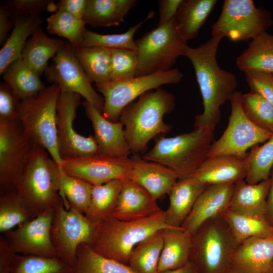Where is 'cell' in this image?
I'll return each instance as SVG.
<instances>
[{
	"instance_id": "1f68e13d",
	"label": "cell",
	"mask_w": 273,
	"mask_h": 273,
	"mask_svg": "<svg viewBox=\"0 0 273 273\" xmlns=\"http://www.w3.org/2000/svg\"><path fill=\"white\" fill-rule=\"evenodd\" d=\"M221 216L238 243L251 238L273 235V226L264 215L241 213L229 208Z\"/></svg>"
},
{
	"instance_id": "6da1fadb",
	"label": "cell",
	"mask_w": 273,
	"mask_h": 273,
	"mask_svg": "<svg viewBox=\"0 0 273 273\" xmlns=\"http://www.w3.org/2000/svg\"><path fill=\"white\" fill-rule=\"evenodd\" d=\"M222 39L212 36L198 47L188 46L185 53L193 66L204 108L195 118L194 129L214 133L220 119V107L230 101L238 86L235 74L217 63L216 55Z\"/></svg>"
},
{
	"instance_id": "ba28073f",
	"label": "cell",
	"mask_w": 273,
	"mask_h": 273,
	"mask_svg": "<svg viewBox=\"0 0 273 273\" xmlns=\"http://www.w3.org/2000/svg\"><path fill=\"white\" fill-rule=\"evenodd\" d=\"M135 43L138 59L136 76L171 70L177 59L185 56L188 47L175 17L148 31Z\"/></svg>"
},
{
	"instance_id": "484cf974",
	"label": "cell",
	"mask_w": 273,
	"mask_h": 273,
	"mask_svg": "<svg viewBox=\"0 0 273 273\" xmlns=\"http://www.w3.org/2000/svg\"><path fill=\"white\" fill-rule=\"evenodd\" d=\"M135 0H87L82 20L92 27L119 26L136 3Z\"/></svg>"
},
{
	"instance_id": "2e32d148",
	"label": "cell",
	"mask_w": 273,
	"mask_h": 273,
	"mask_svg": "<svg viewBox=\"0 0 273 273\" xmlns=\"http://www.w3.org/2000/svg\"><path fill=\"white\" fill-rule=\"evenodd\" d=\"M131 157L120 158L96 154L62 159L61 170L93 186L114 179H129Z\"/></svg>"
},
{
	"instance_id": "db71d44e",
	"label": "cell",
	"mask_w": 273,
	"mask_h": 273,
	"mask_svg": "<svg viewBox=\"0 0 273 273\" xmlns=\"http://www.w3.org/2000/svg\"><path fill=\"white\" fill-rule=\"evenodd\" d=\"M270 185L266 200L265 216L269 223L273 226V168L270 176Z\"/></svg>"
},
{
	"instance_id": "4dcf8cb0",
	"label": "cell",
	"mask_w": 273,
	"mask_h": 273,
	"mask_svg": "<svg viewBox=\"0 0 273 273\" xmlns=\"http://www.w3.org/2000/svg\"><path fill=\"white\" fill-rule=\"evenodd\" d=\"M216 0H184L175 17L177 28L188 41L195 38L214 9Z\"/></svg>"
},
{
	"instance_id": "5bb4252c",
	"label": "cell",
	"mask_w": 273,
	"mask_h": 273,
	"mask_svg": "<svg viewBox=\"0 0 273 273\" xmlns=\"http://www.w3.org/2000/svg\"><path fill=\"white\" fill-rule=\"evenodd\" d=\"M33 144L15 121L0 123V194L16 190Z\"/></svg>"
},
{
	"instance_id": "cb8c5ba5",
	"label": "cell",
	"mask_w": 273,
	"mask_h": 273,
	"mask_svg": "<svg viewBox=\"0 0 273 273\" xmlns=\"http://www.w3.org/2000/svg\"><path fill=\"white\" fill-rule=\"evenodd\" d=\"M207 186L193 177L178 179L168 194L169 205L164 211L166 224L181 227Z\"/></svg>"
},
{
	"instance_id": "7a4b0ae2",
	"label": "cell",
	"mask_w": 273,
	"mask_h": 273,
	"mask_svg": "<svg viewBox=\"0 0 273 273\" xmlns=\"http://www.w3.org/2000/svg\"><path fill=\"white\" fill-rule=\"evenodd\" d=\"M175 105L174 96L159 87L145 93L123 109L119 121L124 126L131 153L144 151L151 140L169 132L172 127L163 118L173 111Z\"/></svg>"
},
{
	"instance_id": "5b68a950",
	"label": "cell",
	"mask_w": 273,
	"mask_h": 273,
	"mask_svg": "<svg viewBox=\"0 0 273 273\" xmlns=\"http://www.w3.org/2000/svg\"><path fill=\"white\" fill-rule=\"evenodd\" d=\"M214 133L194 130L155 139V145L142 158L172 171L178 179L191 177L207 158L214 142Z\"/></svg>"
},
{
	"instance_id": "8fae6325",
	"label": "cell",
	"mask_w": 273,
	"mask_h": 273,
	"mask_svg": "<svg viewBox=\"0 0 273 273\" xmlns=\"http://www.w3.org/2000/svg\"><path fill=\"white\" fill-rule=\"evenodd\" d=\"M242 95L236 90L230 99L228 126L220 138L213 142L207 157L227 155L245 158L250 148L265 142L272 135V133L259 127L246 115L241 103Z\"/></svg>"
},
{
	"instance_id": "ee69618b",
	"label": "cell",
	"mask_w": 273,
	"mask_h": 273,
	"mask_svg": "<svg viewBox=\"0 0 273 273\" xmlns=\"http://www.w3.org/2000/svg\"><path fill=\"white\" fill-rule=\"evenodd\" d=\"M241 103L248 118L259 127L273 133V106L258 93L242 94Z\"/></svg>"
},
{
	"instance_id": "681fc988",
	"label": "cell",
	"mask_w": 273,
	"mask_h": 273,
	"mask_svg": "<svg viewBox=\"0 0 273 273\" xmlns=\"http://www.w3.org/2000/svg\"><path fill=\"white\" fill-rule=\"evenodd\" d=\"M184 0H159V21L157 26L162 25L173 19Z\"/></svg>"
},
{
	"instance_id": "d6986e66",
	"label": "cell",
	"mask_w": 273,
	"mask_h": 273,
	"mask_svg": "<svg viewBox=\"0 0 273 273\" xmlns=\"http://www.w3.org/2000/svg\"><path fill=\"white\" fill-rule=\"evenodd\" d=\"M82 106L92 123L99 154L115 157H129L131 151L125 135L123 124L119 121L114 122L107 120L85 100Z\"/></svg>"
},
{
	"instance_id": "e575fe53",
	"label": "cell",
	"mask_w": 273,
	"mask_h": 273,
	"mask_svg": "<svg viewBox=\"0 0 273 273\" xmlns=\"http://www.w3.org/2000/svg\"><path fill=\"white\" fill-rule=\"evenodd\" d=\"M75 55L92 83L111 81V49L101 47H74Z\"/></svg>"
},
{
	"instance_id": "f907efd6",
	"label": "cell",
	"mask_w": 273,
	"mask_h": 273,
	"mask_svg": "<svg viewBox=\"0 0 273 273\" xmlns=\"http://www.w3.org/2000/svg\"><path fill=\"white\" fill-rule=\"evenodd\" d=\"M87 0H60L56 4L57 11L66 12L82 19Z\"/></svg>"
},
{
	"instance_id": "ffe728a7",
	"label": "cell",
	"mask_w": 273,
	"mask_h": 273,
	"mask_svg": "<svg viewBox=\"0 0 273 273\" xmlns=\"http://www.w3.org/2000/svg\"><path fill=\"white\" fill-rule=\"evenodd\" d=\"M233 184L207 186L197 199L181 227L192 235L207 220L219 216L229 208Z\"/></svg>"
},
{
	"instance_id": "b9f144b4",
	"label": "cell",
	"mask_w": 273,
	"mask_h": 273,
	"mask_svg": "<svg viewBox=\"0 0 273 273\" xmlns=\"http://www.w3.org/2000/svg\"><path fill=\"white\" fill-rule=\"evenodd\" d=\"M33 219L16 190L1 195L0 232L5 233Z\"/></svg>"
},
{
	"instance_id": "8992f818",
	"label": "cell",
	"mask_w": 273,
	"mask_h": 273,
	"mask_svg": "<svg viewBox=\"0 0 273 273\" xmlns=\"http://www.w3.org/2000/svg\"><path fill=\"white\" fill-rule=\"evenodd\" d=\"M61 88L56 84L20 102L17 121L34 145L46 149L61 170L58 143L57 106Z\"/></svg>"
},
{
	"instance_id": "e0dca14e",
	"label": "cell",
	"mask_w": 273,
	"mask_h": 273,
	"mask_svg": "<svg viewBox=\"0 0 273 273\" xmlns=\"http://www.w3.org/2000/svg\"><path fill=\"white\" fill-rule=\"evenodd\" d=\"M54 209L4 233L9 246L16 254L58 257L51 237Z\"/></svg>"
},
{
	"instance_id": "603a6c76",
	"label": "cell",
	"mask_w": 273,
	"mask_h": 273,
	"mask_svg": "<svg viewBox=\"0 0 273 273\" xmlns=\"http://www.w3.org/2000/svg\"><path fill=\"white\" fill-rule=\"evenodd\" d=\"M246 174L245 158L225 155L207 157L192 177L208 186L235 184Z\"/></svg>"
},
{
	"instance_id": "7c38bea8",
	"label": "cell",
	"mask_w": 273,
	"mask_h": 273,
	"mask_svg": "<svg viewBox=\"0 0 273 273\" xmlns=\"http://www.w3.org/2000/svg\"><path fill=\"white\" fill-rule=\"evenodd\" d=\"M97 226L84 213L71 207L66 208L64 201L58 204L54 208L51 228V239L58 257L73 267L78 246L92 242Z\"/></svg>"
},
{
	"instance_id": "9a60e30c",
	"label": "cell",
	"mask_w": 273,
	"mask_h": 273,
	"mask_svg": "<svg viewBox=\"0 0 273 273\" xmlns=\"http://www.w3.org/2000/svg\"><path fill=\"white\" fill-rule=\"evenodd\" d=\"M81 96L75 93L61 92L57 106V128L59 151L64 158L99 154L94 135L84 136L74 129L73 123Z\"/></svg>"
},
{
	"instance_id": "f1b7e54d",
	"label": "cell",
	"mask_w": 273,
	"mask_h": 273,
	"mask_svg": "<svg viewBox=\"0 0 273 273\" xmlns=\"http://www.w3.org/2000/svg\"><path fill=\"white\" fill-rule=\"evenodd\" d=\"M270 185L269 178L256 184L245 180L234 185L229 209L245 213L264 215Z\"/></svg>"
},
{
	"instance_id": "8d00e7d4",
	"label": "cell",
	"mask_w": 273,
	"mask_h": 273,
	"mask_svg": "<svg viewBox=\"0 0 273 273\" xmlns=\"http://www.w3.org/2000/svg\"><path fill=\"white\" fill-rule=\"evenodd\" d=\"M72 273H135L126 265L106 258L88 245L81 244L76 252Z\"/></svg>"
},
{
	"instance_id": "4316f807",
	"label": "cell",
	"mask_w": 273,
	"mask_h": 273,
	"mask_svg": "<svg viewBox=\"0 0 273 273\" xmlns=\"http://www.w3.org/2000/svg\"><path fill=\"white\" fill-rule=\"evenodd\" d=\"M12 31L0 50V74L8 66L21 58L27 38L38 28L43 20L40 16L25 15L15 17Z\"/></svg>"
},
{
	"instance_id": "f546056e",
	"label": "cell",
	"mask_w": 273,
	"mask_h": 273,
	"mask_svg": "<svg viewBox=\"0 0 273 273\" xmlns=\"http://www.w3.org/2000/svg\"><path fill=\"white\" fill-rule=\"evenodd\" d=\"M236 65L244 73L258 71L273 74V35L266 32L252 39L237 57Z\"/></svg>"
},
{
	"instance_id": "9c48e42d",
	"label": "cell",
	"mask_w": 273,
	"mask_h": 273,
	"mask_svg": "<svg viewBox=\"0 0 273 273\" xmlns=\"http://www.w3.org/2000/svg\"><path fill=\"white\" fill-rule=\"evenodd\" d=\"M272 25L271 13L256 7L253 1L225 0L218 19L211 26V35L246 41L266 32Z\"/></svg>"
},
{
	"instance_id": "f6af8a7d",
	"label": "cell",
	"mask_w": 273,
	"mask_h": 273,
	"mask_svg": "<svg viewBox=\"0 0 273 273\" xmlns=\"http://www.w3.org/2000/svg\"><path fill=\"white\" fill-rule=\"evenodd\" d=\"M138 59L136 51L111 49V81H120L136 76Z\"/></svg>"
},
{
	"instance_id": "836d02e7",
	"label": "cell",
	"mask_w": 273,
	"mask_h": 273,
	"mask_svg": "<svg viewBox=\"0 0 273 273\" xmlns=\"http://www.w3.org/2000/svg\"><path fill=\"white\" fill-rule=\"evenodd\" d=\"M3 75L5 82L21 101L36 95L46 87L40 76L21 58L10 64Z\"/></svg>"
},
{
	"instance_id": "7402d4cb",
	"label": "cell",
	"mask_w": 273,
	"mask_h": 273,
	"mask_svg": "<svg viewBox=\"0 0 273 273\" xmlns=\"http://www.w3.org/2000/svg\"><path fill=\"white\" fill-rule=\"evenodd\" d=\"M131 158L133 165L129 179L144 188L156 200L169 194L178 180L172 171L158 163L146 160L138 154Z\"/></svg>"
},
{
	"instance_id": "6f0895ef",
	"label": "cell",
	"mask_w": 273,
	"mask_h": 273,
	"mask_svg": "<svg viewBox=\"0 0 273 273\" xmlns=\"http://www.w3.org/2000/svg\"><path fill=\"white\" fill-rule=\"evenodd\" d=\"M271 75L272 79H273V74H271Z\"/></svg>"
},
{
	"instance_id": "11a10c76",
	"label": "cell",
	"mask_w": 273,
	"mask_h": 273,
	"mask_svg": "<svg viewBox=\"0 0 273 273\" xmlns=\"http://www.w3.org/2000/svg\"><path fill=\"white\" fill-rule=\"evenodd\" d=\"M159 273H198L195 266L190 261L185 266L175 269L166 270Z\"/></svg>"
},
{
	"instance_id": "ac0fdd59",
	"label": "cell",
	"mask_w": 273,
	"mask_h": 273,
	"mask_svg": "<svg viewBox=\"0 0 273 273\" xmlns=\"http://www.w3.org/2000/svg\"><path fill=\"white\" fill-rule=\"evenodd\" d=\"M273 263V235L238 244L225 273H269Z\"/></svg>"
},
{
	"instance_id": "4fadbf2b",
	"label": "cell",
	"mask_w": 273,
	"mask_h": 273,
	"mask_svg": "<svg viewBox=\"0 0 273 273\" xmlns=\"http://www.w3.org/2000/svg\"><path fill=\"white\" fill-rule=\"evenodd\" d=\"M44 73L47 80L58 85L61 92L80 95L102 113L104 98L92 85L70 42H66Z\"/></svg>"
},
{
	"instance_id": "f35d334b",
	"label": "cell",
	"mask_w": 273,
	"mask_h": 273,
	"mask_svg": "<svg viewBox=\"0 0 273 273\" xmlns=\"http://www.w3.org/2000/svg\"><path fill=\"white\" fill-rule=\"evenodd\" d=\"M154 14L153 11L150 12L144 20L130 27L123 33L102 34L86 29L80 47H101L110 49H127L136 51L134 35L146 21L153 17Z\"/></svg>"
},
{
	"instance_id": "7bdbcfd3",
	"label": "cell",
	"mask_w": 273,
	"mask_h": 273,
	"mask_svg": "<svg viewBox=\"0 0 273 273\" xmlns=\"http://www.w3.org/2000/svg\"><path fill=\"white\" fill-rule=\"evenodd\" d=\"M47 22L49 33L66 38L75 48L80 46L86 29L82 19L66 12L57 11L47 18Z\"/></svg>"
},
{
	"instance_id": "d4e9b609",
	"label": "cell",
	"mask_w": 273,
	"mask_h": 273,
	"mask_svg": "<svg viewBox=\"0 0 273 273\" xmlns=\"http://www.w3.org/2000/svg\"><path fill=\"white\" fill-rule=\"evenodd\" d=\"M163 245L158 273L181 267L190 262L192 235L182 227L161 230Z\"/></svg>"
},
{
	"instance_id": "52a82bcc",
	"label": "cell",
	"mask_w": 273,
	"mask_h": 273,
	"mask_svg": "<svg viewBox=\"0 0 273 273\" xmlns=\"http://www.w3.org/2000/svg\"><path fill=\"white\" fill-rule=\"evenodd\" d=\"M190 261L198 273H225L238 243L219 215L202 223L192 234Z\"/></svg>"
},
{
	"instance_id": "7dc6e473",
	"label": "cell",
	"mask_w": 273,
	"mask_h": 273,
	"mask_svg": "<svg viewBox=\"0 0 273 273\" xmlns=\"http://www.w3.org/2000/svg\"><path fill=\"white\" fill-rule=\"evenodd\" d=\"M21 100L5 82L0 85V123L17 121Z\"/></svg>"
},
{
	"instance_id": "d6a6232c",
	"label": "cell",
	"mask_w": 273,
	"mask_h": 273,
	"mask_svg": "<svg viewBox=\"0 0 273 273\" xmlns=\"http://www.w3.org/2000/svg\"><path fill=\"white\" fill-rule=\"evenodd\" d=\"M122 184L123 180L114 179L93 186L90 203L84 213L90 222L98 224L112 216Z\"/></svg>"
},
{
	"instance_id": "3957f363",
	"label": "cell",
	"mask_w": 273,
	"mask_h": 273,
	"mask_svg": "<svg viewBox=\"0 0 273 273\" xmlns=\"http://www.w3.org/2000/svg\"><path fill=\"white\" fill-rule=\"evenodd\" d=\"M59 169L46 149L33 144L16 188L33 218L64 201Z\"/></svg>"
},
{
	"instance_id": "bcb514c9",
	"label": "cell",
	"mask_w": 273,
	"mask_h": 273,
	"mask_svg": "<svg viewBox=\"0 0 273 273\" xmlns=\"http://www.w3.org/2000/svg\"><path fill=\"white\" fill-rule=\"evenodd\" d=\"M3 4L13 18L25 15L40 16L44 11H57L56 4L52 0H7Z\"/></svg>"
},
{
	"instance_id": "44dd1931",
	"label": "cell",
	"mask_w": 273,
	"mask_h": 273,
	"mask_svg": "<svg viewBox=\"0 0 273 273\" xmlns=\"http://www.w3.org/2000/svg\"><path fill=\"white\" fill-rule=\"evenodd\" d=\"M156 201L142 186L129 179L123 180L112 216L129 221L152 216L162 211Z\"/></svg>"
},
{
	"instance_id": "74e56055",
	"label": "cell",
	"mask_w": 273,
	"mask_h": 273,
	"mask_svg": "<svg viewBox=\"0 0 273 273\" xmlns=\"http://www.w3.org/2000/svg\"><path fill=\"white\" fill-rule=\"evenodd\" d=\"M247 174L245 180L256 184L269 178L273 168V133L264 144L251 148L245 157Z\"/></svg>"
},
{
	"instance_id": "60d3db41",
	"label": "cell",
	"mask_w": 273,
	"mask_h": 273,
	"mask_svg": "<svg viewBox=\"0 0 273 273\" xmlns=\"http://www.w3.org/2000/svg\"><path fill=\"white\" fill-rule=\"evenodd\" d=\"M10 273H72V267L59 257L16 254Z\"/></svg>"
},
{
	"instance_id": "9f6ffc18",
	"label": "cell",
	"mask_w": 273,
	"mask_h": 273,
	"mask_svg": "<svg viewBox=\"0 0 273 273\" xmlns=\"http://www.w3.org/2000/svg\"><path fill=\"white\" fill-rule=\"evenodd\" d=\"M269 273H273V263H272V266H271V267L270 268V269L269 270Z\"/></svg>"
},
{
	"instance_id": "ab89813d",
	"label": "cell",
	"mask_w": 273,
	"mask_h": 273,
	"mask_svg": "<svg viewBox=\"0 0 273 273\" xmlns=\"http://www.w3.org/2000/svg\"><path fill=\"white\" fill-rule=\"evenodd\" d=\"M60 194L65 204L84 214L90 203L93 185L59 169Z\"/></svg>"
},
{
	"instance_id": "83f0119b",
	"label": "cell",
	"mask_w": 273,
	"mask_h": 273,
	"mask_svg": "<svg viewBox=\"0 0 273 273\" xmlns=\"http://www.w3.org/2000/svg\"><path fill=\"white\" fill-rule=\"evenodd\" d=\"M66 42L48 37L39 27L27 40L21 58L40 76L48 67V61L56 55Z\"/></svg>"
},
{
	"instance_id": "c3c4849f",
	"label": "cell",
	"mask_w": 273,
	"mask_h": 273,
	"mask_svg": "<svg viewBox=\"0 0 273 273\" xmlns=\"http://www.w3.org/2000/svg\"><path fill=\"white\" fill-rule=\"evenodd\" d=\"M246 81L250 89L273 106V79L271 74L258 71L245 73Z\"/></svg>"
},
{
	"instance_id": "277c9868",
	"label": "cell",
	"mask_w": 273,
	"mask_h": 273,
	"mask_svg": "<svg viewBox=\"0 0 273 273\" xmlns=\"http://www.w3.org/2000/svg\"><path fill=\"white\" fill-rule=\"evenodd\" d=\"M170 227L166 223L163 210L129 221L111 216L98 224L95 237L88 245L99 254L128 265L132 250L137 244L156 232Z\"/></svg>"
},
{
	"instance_id": "816d5d0a",
	"label": "cell",
	"mask_w": 273,
	"mask_h": 273,
	"mask_svg": "<svg viewBox=\"0 0 273 273\" xmlns=\"http://www.w3.org/2000/svg\"><path fill=\"white\" fill-rule=\"evenodd\" d=\"M16 254L12 250L4 235L0 236V273H10L11 265Z\"/></svg>"
},
{
	"instance_id": "f5cc1de1",
	"label": "cell",
	"mask_w": 273,
	"mask_h": 273,
	"mask_svg": "<svg viewBox=\"0 0 273 273\" xmlns=\"http://www.w3.org/2000/svg\"><path fill=\"white\" fill-rule=\"evenodd\" d=\"M14 19L4 6L0 8V44H3L8 38V32L13 27Z\"/></svg>"
},
{
	"instance_id": "30bf717a",
	"label": "cell",
	"mask_w": 273,
	"mask_h": 273,
	"mask_svg": "<svg viewBox=\"0 0 273 273\" xmlns=\"http://www.w3.org/2000/svg\"><path fill=\"white\" fill-rule=\"evenodd\" d=\"M183 76L179 69L174 68L129 79L95 84L104 99L102 115L108 120L118 122L123 109L135 99L163 85L177 84L181 81Z\"/></svg>"
},
{
	"instance_id": "d590c367",
	"label": "cell",
	"mask_w": 273,
	"mask_h": 273,
	"mask_svg": "<svg viewBox=\"0 0 273 273\" xmlns=\"http://www.w3.org/2000/svg\"><path fill=\"white\" fill-rule=\"evenodd\" d=\"M163 245L161 230L136 245L130 254L128 265L135 273H158Z\"/></svg>"
}]
</instances>
